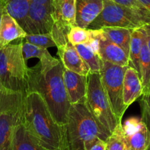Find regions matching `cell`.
Listing matches in <instances>:
<instances>
[{
    "mask_svg": "<svg viewBox=\"0 0 150 150\" xmlns=\"http://www.w3.org/2000/svg\"><path fill=\"white\" fill-rule=\"evenodd\" d=\"M63 69L62 62L47 50L35 66L28 67L27 92L39 93L57 123L66 126L71 104L63 82Z\"/></svg>",
    "mask_w": 150,
    "mask_h": 150,
    "instance_id": "cell-1",
    "label": "cell"
},
{
    "mask_svg": "<svg viewBox=\"0 0 150 150\" xmlns=\"http://www.w3.org/2000/svg\"><path fill=\"white\" fill-rule=\"evenodd\" d=\"M23 123L32 137L46 149L69 150L66 127L57 123L38 92H27L24 95Z\"/></svg>",
    "mask_w": 150,
    "mask_h": 150,
    "instance_id": "cell-2",
    "label": "cell"
},
{
    "mask_svg": "<svg viewBox=\"0 0 150 150\" xmlns=\"http://www.w3.org/2000/svg\"><path fill=\"white\" fill-rule=\"evenodd\" d=\"M66 127L69 150H85L95 138L106 141L110 135L96 122L86 103L71 105Z\"/></svg>",
    "mask_w": 150,
    "mask_h": 150,
    "instance_id": "cell-3",
    "label": "cell"
},
{
    "mask_svg": "<svg viewBox=\"0 0 150 150\" xmlns=\"http://www.w3.org/2000/svg\"><path fill=\"white\" fill-rule=\"evenodd\" d=\"M22 41L0 47V86L6 91L25 94L28 66L23 55Z\"/></svg>",
    "mask_w": 150,
    "mask_h": 150,
    "instance_id": "cell-4",
    "label": "cell"
},
{
    "mask_svg": "<svg viewBox=\"0 0 150 150\" xmlns=\"http://www.w3.org/2000/svg\"><path fill=\"white\" fill-rule=\"evenodd\" d=\"M150 24V11H138L104 0V8L88 29L99 30L107 27H118L136 30Z\"/></svg>",
    "mask_w": 150,
    "mask_h": 150,
    "instance_id": "cell-5",
    "label": "cell"
},
{
    "mask_svg": "<svg viewBox=\"0 0 150 150\" xmlns=\"http://www.w3.org/2000/svg\"><path fill=\"white\" fill-rule=\"evenodd\" d=\"M86 105L96 122L109 135L122 124L112 111L100 74H89L88 76Z\"/></svg>",
    "mask_w": 150,
    "mask_h": 150,
    "instance_id": "cell-6",
    "label": "cell"
},
{
    "mask_svg": "<svg viewBox=\"0 0 150 150\" xmlns=\"http://www.w3.org/2000/svg\"><path fill=\"white\" fill-rule=\"evenodd\" d=\"M24 95L4 91L0 99V150H13L14 129L23 116Z\"/></svg>",
    "mask_w": 150,
    "mask_h": 150,
    "instance_id": "cell-7",
    "label": "cell"
},
{
    "mask_svg": "<svg viewBox=\"0 0 150 150\" xmlns=\"http://www.w3.org/2000/svg\"><path fill=\"white\" fill-rule=\"evenodd\" d=\"M128 66H120L103 60L100 75L102 86L110 103L112 111L122 122L127 109L123 102V83Z\"/></svg>",
    "mask_w": 150,
    "mask_h": 150,
    "instance_id": "cell-8",
    "label": "cell"
},
{
    "mask_svg": "<svg viewBox=\"0 0 150 150\" xmlns=\"http://www.w3.org/2000/svg\"><path fill=\"white\" fill-rule=\"evenodd\" d=\"M54 24L52 7L30 4L25 30L27 35L51 33Z\"/></svg>",
    "mask_w": 150,
    "mask_h": 150,
    "instance_id": "cell-9",
    "label": "cell"
},
{
    "mask_svg": "<svg viewBox=\"0 0 150 150\" xmlns=\"http://www.w3.org/2000/svg\"><path fill=\"white\" fill-rule=\"evenodd\" d=\"M63 82L71 105L86 103L88 89V76L63 69Z\"/></svg>",
    "mask_w": 150,
    "mask_h": 150,
    "instance_id": "cell-10",
    "label": "cell"
},
{
    "mask_svg": "<svg viewBox=\"0 0 150 150\" xmlns=\"http://www.w3.org/2000/svg\"><path fill=\"white\" fill-rule=\"evenodd\" d=\"M104 8V0H77L76 25L88 29Z\"/></svg>",
    "mask_w": 150,
    "mask_h": 150,
    "instance_id": "cell-11",
    "label": "cell"
},
{
    "mask_svg": "<svg viewBox=\"0 0 150 150\" xmlns=\"http://www.w3.org/2000/svg\"><path fill=\"white\" fill-rule=\"evenodd\" d=\"M76 1L52 0V16L54 24L68 28L76 26Z\"/></svg>",
    "mask_w": 150,
    "mask_h": 150,
    "instance_id": "cell-12",
    "label": "cell"
},
{
    "mask_svg": "<svg viewBox=\"0 0 150 150\" xmlns=\"http://www.w3.org/2000/svg\"><path fill=\"white\" fill-rule=\"evenodd\" d=\"M57 48L60 61L62 62L65 69L79 74L88 76L90 71L81 58L74 46L68 41Z\"/></svg>",
    "mask_w": 150,
    "mask_h": 150,
    "instance_id": "cell-13",
    "label": "cell"
},
{
    "mask_svg": "<svg viewBox=\"0 0 150 150\" xmlns=\"http://www.w3.org/2000/svg\"><path fill=\"white\" fill-rule=\"evenodd\" d=\"M99 56L102 60L120 66H129V54L123 49L110 41L104 35L103 30L100 35Z\"/></svg>",
    "mask_w": 150,
    "mask_h": 150,
    "instance_id": "cell-14",
    "label": "cell"
},
{
    "mask_svg": "<svg viewBox=\"0 0 150 150\" xmlns=\"http://www.w3.org/2000/svg\"><path fill=\"white\" fill-rule=\"evenodd\" d=\"M143 95V86L139 74L131 66L125 73L123 83V102L127 108Z\"/></svg>",
    "mask_w": 150,
    "mask_h": 150,
    "instance_id": "cell-15",
    "label": "cell"
},
{
    "mask_svg": "<svg viewBox=\"0 0 150 150\" xmlns=\"http://www.w3.org/2000/svg\"><path fill=\"white\" fill-rule=\"evenodd\" d=\"M27 35L16 20L5 11L0 22V47L8 45L15 40H23Z\"/></svg>",
    "mask_w": 150,
    "mask_h": 150,
    "instance_id": "cell-16",
    "label": "cell"
},
{
    "mask_svg": "<svg viewBox=\"0 0 150 150\" xmlns=\"http://www.w3.org/2000/svg\"><path fill=\"white\" fill-rule=\"evenodd\" d=\"M13 150H47L32 137L23 123V116L15 127Z\"/></svg>",
    "mask_w": 150,
    "mask_h": 150,
    "instance_id": "cell-17",
    "label": "cell"
},
{
    "mask_svg": "<svg viewBox=\"0 0 150 150\" xmlns=\"http://www.w3.org/2000/svg\"><path fill=\"white\" fill-rule=\"evenodd\" d=\"M5 11L16 20L25 31L30 0H2Z\"/></svg>",
    "mask_w": 150,
    "mask_h": 150,
    "instance_id": "cell-18",
    "label": "cell"
},
{
    "mask_svg": "<svg viewBox=\"0 0 150 150\" xmlns=\"http://www.w3.org/2000/svg\"><path fill=\"white\" fill-rule=\"evenodd\" d=\"M102 30L110 41L123 49L129 54L132 30L118 27H103Z\"/></svg>",
    "mask_w": 150,
    "mask_h": 150,
    "instance_id": "cell-19",
    "label": "cell"
},
{
    "mask_svg": "<svg viewBox=\"0 0 150 150\" xmlns=\"http://www.w3.org/2000/svg\"><path fill=\"white\" fill-rule=\"evenodd\" d=\"M144 38V32L142 27L132 30L129 47V66L140 72V55Z\"/></svg>",
    "mask_w": 150,
    "mask_h": 150,
    "instance_id": "cell-20",
    "label": "cell"
},
{
    "mask_svg": "<svg viewBox=\"0 0 150 150\" xmlns=\"http://www.w3.org/2000/svg\"><path fill=\"white\" fill-rule=\"evenodd\" d=\"M139 76L143 86V95L150 93V51L144 38L140 55Z\"/></svg>",
    "mask_w": 150,
    "mask_h": 150,
    "instance_id": "cell-21",
    "label": "cell"
},
{
    "mask_svg": "<svg viewBox=\"0 0 150 150\" xmlns=\"http://www.w3.org/2000/svg\"><path fill=\"white\" fill-rule=\"evenodd\" d=\"M81 58L90 71V74H100L103 60L98 54L95 53L86 44L74 46Z\"/></svg>",
    "mask_w": 150,
    "mask_h": 150,
    "instance_id": "cell-22",
    "label": "cell"
},
{
    "mask_svg": "<svg viewBox=\"0 0 150 150\" xmlns=\"http://www.w3.org/2000/svg\"><path fill=\"white\" fill-rule=\"evenodd\" d=\"M126 142L127 147L131 150H148L150 146V130L146 124L144 122L135 133L126 138Z\"/></svg>",
    "mask_w": 150,
    "mask_h": 150,
    "instance_id": "cell-23",
    "label": "cell"
},
{
    "mask_svg": "<svg viewBox=\"0 0 150 150\" xmlns=\"http://www.w3.org/2000/svg\"><path fill=\"white\" fill-rule=\"evenodd\" d=\"M106 150H125L127 149V142L122 128L120 124L108 137L106 141Z\"/></svg>",
    "mask_w": 150,
    "mask_h": 150,
    "instance_id": "cell-24",
    "label": "cell"
},
{
    "mask_svg": "<svg viewBox=\"0 0 150 150\" xmlns=\"http://www.w3.org/2000/svg\"><path fill=\"white\" fill-rule=\"evenodd\" d=\"M90 30L83 29L78 26L71 27L67 34L68 41L73 46L86 44L90 39Z\"/></svg>",
    "mask_w": 150,
    "mask_h": 150,
    "instance_id": "cell-25",
    "label": "cell"
},
{
    "mask_svg": "<svg viewBox=\"0 0 150 150\" xmlns=\"http://www.w3.org/2000/svg\"><path fill=\"white\" fill-rule=\"evenodd\" d=\"M23 40L30 44L46 50L51 47H57L51 33L46 34L27 35Z\"/></svg>",
    "mask_w": 150,
    "mask_h": 150,
    "instance_id": "cell-26",
    "label": "cell"
},
{
    "mask_svg": "<svg viewBox=\"0 0 150 150\" xmlns=\"http://www.w3.org/2000/svg\"><path fill=\"white\" fill-rule=\"evenodd\" d=\"M22 51L24 60L26 62L31 58L41 59L47 50L41 48L37 46L30 44L27 41H22Z\"/></svg>",
    "mask_w": 150,
    "mask_h": 150,
    "instance_id": "cell-27",
    "label": "cell"
},
{
    "mask_svg": "<svg viewBox=\"0 0 150 150\" xmlns=\"http://www.w3.org/2000/svg\"><path fill=\"white\" fill-rule=\"evenodd\" d=\"M143 123H144V121L142 120V119H139L137 117H130L127 119L125 124L122 125L125 138L135 133L141 128Z\"/></svg>",
    "mask_w": 150,
    "mask_h": 150,
    "instance_id": "cell-28",
    "label": "cell"
},
{
    "mask_svg": "<svg viewBox=\"0 0 150 150\" xmlns=\"http://www.w3.org/2000/svg\"><path fill=\"white\" fill-rule=\"evenodd\" d=\"M112 2L118 4V5H122V6L127 7V8H132L134 10L138 11H149L147 9L140 0H110Z\"/></svg>",
    "mask_w": 150,
    "mask_h": 150,
    "instance_id": "cell-29",
    "label": "cell"
},
{
    "mask_svg": "<svg viewBox=\"0 0 150 150\" xmlns=\"http://www.w3.org/2000/svg\"><path fill=\"white\" fill-rule=\"evenodd\" d=\"M106 141L99 138H95L94 140L86 146L85 150H106Z\"/></svg>",
    "mask_w": 150,
    "mask_h": 150,
    "instance_id": "cell-30",
    "label": "cell"
},
{
    "mask_svg": "<svg viewBox=\"0 0 150 150\" xmlns=\"http://www.w3.org/2000/svg\"><path fill=\"white\" fill-rule=\"evenodd\" d=\"M141 101V108L146 112L147 116L150 120V93L142 95Z\"/></svg>",
    "mask_w": 150,
    "mask_h": 150,
    "instance_id": "cell-31",
    "label": "cell"
},
{
    "mask_svg": "<svg viewBox=\"0 0 150 150\" xmlns=\"http://www.w3.org/2000/svg\"><path fill=\"white\" fill-rule=\"evenodd\" d=\"M144 32V37H145L146 43L150 51V24H146L142 27Z\"/></svg>",
    "mask_w": 150,
    "mask_h": 150,
    "instance_id": "cell-32",
    "label": "cell"
},
{
    "mask_svg": "<svg viewBox=\"0 0 150 150\" xmlns=\"http://www.w3.org/2000/svg\"><path fill=\"white\" fill-rule=\"evenodd\" d=\"M141 113H142V117H141V119H142L143 121H144V122L146 124L147 127H148L149 129V130H150V120H149V119L148 116H147L146 112V111L144 110V109H141ZM148 150H150V146H149V148Z\"/></svg>",
    "mask_w": 150,
    "mask_h": 150,
    "instance_id": "cell-33",
    "label": "cell"
},
{
    "mask_svg": "<svg viewBox=\"0 0 150 150\" xmlns=\"http://www.w3.org/2000/svg\"><path fill=\"white\" fill-rule=\"evenodd\" d=\"M5 11V5H4L2 0H0V22H1V19H2V15H3Z\"/></svg>",
    "mask_w": 150,
    "mask_h": 150,
    "instance_id": "cell-34",
    "label": "cell"
},
{
    "mask_svg": "<svg viewBox=\"0 0 150 150\" xmlns=\"http://www.w3.org/2000/svg\"><path fill=\"white\" fill-rule=\"evenodd\" d=\"M140 1L147 9L150 11V0H140Z\"/></svg>",
    "mask_w": 150,
    "mask_h": 150,
    "instance_id": "cell-35",
    "label": "cell"
},
{
    "mask_svg": "<svg viewBox=\"0 0 150 150\" xmlns=\"http://www.w3.org/2000/svg\"><path fill=\"white\" fill-rule=\"evenodd\" d=\"M4 91L5 90H3V89L2 88V87H1V86H0V99H1V97H2V93H3Z\"/></svg>",
    "mask_w": 150,
    "mask_h": 150,
    "instance_id": "cell-36",
    "label": "cell"
},
{
    "mask_svg": "<svg viewBox=\"0 0 150 150\" xmlns=\"http://www.w3.org/2000/svg\"><path fill=\"white\" fill-rule=\"evenodd\" d=\"M125 150H131V149H129V148H127V149Z\"/></svg>",
    "mask_w": 150,
    "mask_h": 150,
    "instance_id": "cell-37",
    "label": "cell"
}]
</instances>
